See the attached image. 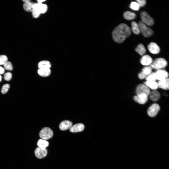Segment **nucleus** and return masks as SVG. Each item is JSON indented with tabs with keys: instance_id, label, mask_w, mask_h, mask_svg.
Wrapping results in <instances>:
<instances>
[{
	"instance_id": "14",
	"label": "nucleus",
	"mask_w": 169,
	"mask_h": 169,
	"mask_svg": "<svg viewBox=\"0 0 169 169\" xmlns=\"http://www.w3.org/2000/svg\"><path fill=\"white\" fill-rule=\"evenodd\" d=\"M149 95L150 100L154 102H156L158 101L161 96L160 93L156 90L150 91Z\"/></svg>"
},
{
	"instance_id": "27",
	"label": "nucleus",
	"mask_w": 169,
	"mask_h": 169,
	"mask_svg": "<svg viewBox=\"0 0 169 169\" xmlns=\"http://www.w3.org/2000/svg\"><path fill=\"white\" fill-rule=\"evenodd\" d=\"M147 81H155L157 79L155 72H152L146 78Z\"/></svg>"
},
{
	"instance_id": "19",
	"label": "nucleus",
	"mask_w": 169,
	"mask_h": 169,
	"mask_svg": "<svg viewBox=\"0 0 169 169\" xmlns=\"http://www.w3.org/2000/svg\"><path fill=\"white\" fill-rule=\"evenodd\" d=\"M38 73L41 76L46 77L50 74L51 71L49 69H39L38 70Z\"/></svg>"
},
{
	"instance_id": "36",
	"label": "nucleus",
	"mask_w": 169,
	"mask_h": 169,
	"mask_svg": "<svg viewBox=\"0 0 169 169\" xmlns=\"http://www.w3.org/2000/svg\"><path fill=\"white\" fill-rule=\"evenodd\" d=\"M5 71L3 67L0 66V74H3Z\"/></svg>"
},
{
	"instance_id": "2",
	"label": "nucleus",
	"mask_w": 169,
	"mask_h": 169,
	"mask_svg": "<svg viewBox=\"0 0 169 169\" xmlns=\"http://www.w3.org/2000/svg\"><path fill=\"white\" fill-rule=\"evenodd\" d=\"M167 64L166 61L164 58H158L153 62L150 65V67L152 68L158 70L165 67Z\"/></svg>"
},
{
	"instance_id": "29",
	"label": "nucleus",
	"mask_w": 169,
	"mask_h": 169,
	"mask_svg": "<svg viewBox=\"0 0 169 169\" xmlns=\"http://www.w3.org/2000/svg\"><path fill=\"white\" fill-rule=\"evenodd\" d=\"M3 66L4 69L6 70L11 71L13 69V66L10 62L7 61L3 65Z\"/></svg>"
},
{
	"instance_id": "28",
	"label": "nucleus",
	"mask_w": 169,
	"mask_h": 169,
	"mask_svg": "<svg viewBox=\"0 0 169 169\" xmlns=\"http://www.w3.org/2000/svg\"><path fill=\"white\" fill-rule=\"evenodd\" d=\"M130 8L136 11L138 10L140 6L138 3L136 2H132L130 5Z\"/></svg>"
},
{
	"instance_id": "34",
	"label": "nucleus",
	"mask_w": 169,
	"mask_h": 169,
	"mask_svg": "<svg viewBox=\"0 0 169 169\" xmlns=\"http://www.w3.org/2000/svg\"><path fill=\"white\" fill-rule=\"evenodd\" d=\"M136 1L139 4L140 6L144 7L146 4V1L145 0H136Z\"/></svg>"
},
{
	"instance_id": "33",
	"label": "nucleus",
	"mask_w": 169,
	"mask_h": 169,
	"mask_svg": "<svg viewBox=\"0 0 169 169\" xmlns=\"http://www.w3.org/2000/svg\"><path fill=\"white\" fill-rule=\"evenodd\" d=\"M32 12L33 17L35 18L38 17L41 14L39 11L36 9H34Z\"/></svg>"
},
{
	"instance_id": "16",
	"label": "nucleus",
	"mask_w": 169,
	"mask_h": 169,
	"mask_svg": "<svg viewBox=\"0 0 169 169\" xmlns=\"http://www.w3.org/2000/svg\"><path fill=\"white\" fill-rule=\"evenodd\" d=\"M153 60L151 57L148 55L143 56L140 60L141 64L145 65H150L153 62Z\"/></svg>"
},
{
	"instance_id": "30",
	"label": "nucleus",
	"mask_w": 169,
	"mask_h": 169,
	"mask_svg": "<svg viewBox=\"0 0 169 169\" xmlns=\"http://www.w3.org/2000/svg\"><path fill=\"white\" fill-rule=\"evenodd\" d=\"M8 60V58L5 55H0V65H4L7 61Z\"/></svg>"
},
{
	"instance_id": "9",
	"label": "nucleus",
	"mask_w": 169,
	"mask_h": 169,
	"mask_svg": "<svg viewBox=\"0 0 169 169\" xmlns=\"http://www.w3.org/2000/svg\"><path fill=\"white\" fill-rule=\"evenodd\" d=\"M134 100L137 102L141 104L145 103L148 100V96L144 94L136 95L133 98Z\"/></svg>"
},
{
	"instance_id": "15",
	"label": "nucleus",
	"mask_w": 169,
	"mask_h": 169,
	"mask_svg": "<svg viewBox=\"0 0 169 169\" xmlns=\"http://www.w3.org/2000/svg\"><path fill=\"white\" fill-rule=\"evenodd\" d=\"M159 88L165 90L169 89V79L167 78L163 80L159 81L157 83Z\"/></svg>"
},
{
	"instance_id": "35",
	"label": "nucleus",
	"mask_w": 169,
	"mask_h": 169,
	"mask_svg": "<svg viewBox=\"0 0 169 169\" xmlns=\"http://www.w3.org/2000/svg\"><path fill=\"white\" fill-rule=\"evenodd\" d=\"M138 76L139 78L141 79H143L146 77L142 71L139 74Z\"/></svg>"
},
{
	"instance_id": "22",
	"label": "nucleus",
	"mask_w": 169,
	"mask_h": 169,
	"mask_svg": "<svg viewBox=\"0 0 169 169\" xmlns=\"http://www.w3.org/2000/svg\"><path fill=\"white\" fill-rule=\"evenodd\" d=\"M30 0L24 2L23 5L24 9L27 12H32L33 10V3L30 1Z\"/></svg>"
},
{
	"instance_id": "37",
	"label": "nucleus",
	"mask_w": 169,
	"mask_h": 169,
	"mask_svg": "<svg viewBox=\"0 0 169 169\" xmlns=\"http://www.w3.org/2000/svg\"><path fill=\"white\" fill-rule=\"evenodd\" d=\"M46 1V0H38L37 1L38 2V3H42V2H44V1Z\"/></svg>"
},
{
	"instance_id": "13",
	"label": "nucleus",
	"mask_w": 169,
	"mask_h": 169,
	"mask_svg": "<svg viewBox=\"0 0 169 169\" xmlns=\"http://www.w3.org/2000/svg\"><path fill=\"white\" fill-rule=\"evenodd\" d=\"M84 127V125L82 123L77 124L71 127L70 131L71 132L73 133L80 132L83 131Z\"/></svg>"
},
{
	"instance_id": "32",
	"label": "nucleus",
	"mask_w": 169,
	"mask_h": 169,
	"mask_svg": "<svg viewBox=\"0 0 169 169\" xmlns=\"http://www.w3.org/2000/svg\"><path fill=\"white\" fill-rule=\"evenodd\" d=\"M12 74L10 72L6 73L4 75V78L5 80L7 81L10 80L11 79Z\"/></svg>"
},
{
	"instance_id": "31",
	"label": "nucleus",
	"mask_w": 169,
	"mask_h": 169,
	"mask_svg": "<svg viewBox=\"0 0 169 169\" xmlns=\"http://www.w3.org/2000/svg\"><path fill=\"white\" fill-rule=\"evenodd\" d=\"M10 88V85L8 84H6L3 85L1 90V93L4 94Z\"/></svg>"
},
{
	"instance_id": "6",
	"label": "nucleus",
	"mask_w": 169,
	"mask_h": 169,
	"mask_svg": "<svg viewBox=\"0 0 169 169\" xmlns=\"http://www.w3.org/2000/svg\"><path fill=\"white\" fill-rule=\"evenodd\" d=\"M160 109L159 105L156 103L152 104L148 108L147 113L150 117H154L157 114Z\"/></svg>"
},
{
	"instance_id": "10",
	"label": "nucleus",
	"mask_w": 169,
	"mask_h": 169,
	"mask_svg": "<svg viewBox=\"0 0 169 169\" xmlns=\"http://www.w3.org/2000/svg\"><path fill=\"white\" fill-rule=\"evenodd\" d=\"M33 7L34 9L37 10L40 12L41 14L45 13L46 12L48 8L46 5L42 3H34Z\"/></svg>"
},
{
	"instance_id": "26",
	"label": "nucleus",
	"mask_w": 169,
	"mask_h": 169,
	"mask_svg": "<svg viewBox=\"0 0 169 169\" xmlns=\"http://www.w3.org/2000/svg\"><path fill=\"white\" fill-rule=\"evenodd\" d=\"M142 72L147 77L152 72V69L150 67L146 66L143 69Z\"/></svg>"
},
{
	"instance_id": "4",
	"label": "nucleus",
	"mask_w": 169,
	"mask_h": 169,
	"mask_svg": "<svg viewBox=\"0 0 169 169\" xmlns=\"http://www.w3.org/2000/svg\"><path fill=\"white\" fill-rule=\"evenodd\" d=\"M53 132L52 130L48 127H45L40 131L39 136L41 138L44 140H48L53 136Z\"/></svg>"
},
{
	"instance_id": "38",
	"label": "nucleus",
	"mask_w": 169,
	"mask_h": 169,
	"mask_svg": "<svg viewBox=\"0 0 169 169\" xmlns=\"http://www.w3.org/2000/svg\"><path fill=\"white\" fill-rule=\"evenodd\" d=\"M2 76L1 75H0V82L2 80Z\"/></svg>"
},
{
	"instance_id": "7",
	"label": "nucleus",
	"mask_w": 169,
	"mask_h": 169,
	"mask_svg": "<svg viewBox=\"0 0 169 169\" xmlns=\"http://www.w3.org/2000/svg\"><path fill=\"white\" fill-rule=\"evenodd\" d=\"M136 92L137 95L144 94L148 96L150 91V88L146 84H142L137 86Z\"/></svg>"
},
{
	"instance_id": "8",
	"label": "nucleus",
	"mask_w": 169,
	"mask_h": 169,
	"mask_svg": "<svg viewBox=\"0 0 169 169\" xmlns=\"http://www.w3.org/2000/svg\"><path fill=\"white\" fill-rule=\"evenodd\" d=\"M34 153L37 157L39 159H42L46 156L48 151L46 148H42L38 147L35 149Z\"/></svg>"
},
{
	"instance_id": "21",
	"label": "nucleus",
	"mask_w": 169,
	"mask_h": 169,
	"mask_svg": "<svg viewBox=\"0 0 169 169\" xmlns=\"http://www.w3.org/2000/svg\"><path fill=\"white\" fill-rule=\"evenodd\" d=\"M145 84L149 88L153 90H156L158 87V83L155 81H147Z\"/></svg>"
},
{
	"instance_id": "24",
	"label": "nucleus",
	"mask_w": 169,
	"mask_h": 169,
	"mask_svg": "<svg viewBox=\"0 0 169 169\" xmlns=\"http://www.w3.org/2000/svg\"><path fill=\"white\" fill-rule=\"evenodd\" d=\"M135 51L141 55H142L146 52V49L142 44H140L138 45L135 49Z\"/></svg>"
},
{
	"instance_id": "3",
	"label": "nucleus",
	"mask_w": 169,
	"mask_h": 169,
	"mask_svg": "<svg viewBox=\"0 0 169 169\" xmlns=\"http://www.w3.org/2000/svg\"><path fill=\"white\" fill-rule=\"evenodd\" d=\"M140 32L145 37H149L151 36L153 33V30L147 27L142 21H140L138 24Z\"/></svg>"
},
{
	"instance_id": "5",
	"label": "nucleus",
	"mask_w": 169,
	"mask_h": 169,
	"mask_svg": "<svg viewBox=\"0 0 169 169\" xmlns=\"http://www.w3.org/2000/svg\"><path fill=\"white\" fill-rule=\"evenodd\" d=\"M140 16L142 22L146 25L151 26L154 24L153 19L146 12H142L141 13Z\"/></svg>"
},
{
	"instance_id": "11",
	"label": "nucleus",
	"mask_w": 169,
	"mask_h": 169,
	"mask_svg": "<svg viewBox=\"0 0 169 169\" xmlns=\"http://www.w3.org/2000/svg\"><path fill=\"white\" fill-rule=\"evenodd\" d=\"M155 73L157 79L159 81L167 78L169 75L167 71L161 69L157 70Z\"/></svg>"
},
{
	"instance_id": "20",
	"label": "nucleus",
	"mask_w": 169,
	"mask_h": 169,
	"mask_svg": "<svg viewBox=\"0 0 169 169\" xmlns=\"http://www.w3.org/2000/svg\"><path fill=\"white\" fill-rule=\"evenodd\" d=\"M123 16L125 19L128 20L134 19L136 16L135 14L129 11H127L125 12L123 14Z\"/></svg>"
},
{
	"instance_id": "23",
	"label": "nucleus",
	"mask_w": 169,
	"mask_h": 169,
	"mask_svg": "<svg viewBox=\"0 0 169 169\" xmlns=\"http://www.w3.org/2000/svg\"><path fill=\"white\" fill-rule=\"evenodd\" d=\"M132 30L134 34H139L140 31L138 24L134 21H132L131 23Z\"/></svg>"
},
{
	"instance_id": "1",
	"label": "nucleus",
	"mask_w": 169,
	"mask_h": 169,
	"mask_svg": "<svg viewBox=\"0 0 169 169\" xmlns=\"http://www.w3.org/2000/svg\"><path fill=\"white\" fill-rule=\"evenodd\" d=\"M131 29L127 24L121 23L117 26L113 31V39L116 42L121 43L131 34Z\"/></svg>"
},
{
	"instance_id": "18",
	"label": "nucleus",
	"mask_w": 169,
	"mask_h": 169,
	"mask_svg": "<svg viewBox=\"0 0 169 169\" xmlns=\"http://www.w3.org/2000/svg\"><path fill=\"white\" fill-rule=\"evenodd\" d=\"M38 66L39 69H49L51 67V63L47 60H43L40 62Z\"/></svg>"
},
{
	"instance_id": "12",
	"label": "nucleus",
	"mask_w": 169,
	"mask_h": 169,
	"mask_svg": "<svg viewBox=\"0 0 169 169\" xmlns=\"http://www.w3.org/2000/svg\"><path fill=\"white\" fill-rule=\"evenodd\" d=\"M148 50L151 53L157 54L160 51V48L158 45L156 43L152 42L150 43L148 46Z\"/></svg>"
},
{
	"instance_id": "17",
	"label": "nucleus",
	"mask_w": 169,
	"mask_h": 169,
	"mask_svg": "<svg viewBox=\"0 0 169 169\" xmlns=\"http://www.w3.org/2000/svg\"><path fill=\"white\" fill-rule=\"evenodd\" d=\"M72 122L69 120H65L62 122L60 124L59 127L62 130H65L70 128L72 125Z\"/></svg>"
},
{
	"instance_id": "25",
	"label": "nucleus",
	"mask_w": 169,
	"mask_h": 169,
	"mask_svg": "<svg viewBox=\"0 0 169 169\" xmlns=\"http://www.w3.org/2000/svg\"><path fill=\"white\" fill-rule=\"evenodd\" d=\"M39 147L42 148H46L49 146V143L47 141L42 139L39 140L37 143Z\"/></svg>"
}]
</instances>
